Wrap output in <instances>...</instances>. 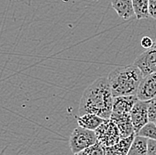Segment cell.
Segmentation results:
<instances>
[{"mask_svg": "<svg viewBox=\"0 0 156 155\" xmlns=\"http://www.w3.org/2000/svg\"><path fill=\"white\" fill-rule=\"evenodd\" d=\"M148 117H149V121L156 123V97L149 101Z\"/></svg>", "mask_w": 156, "mask_h": 155, "instance_id": "2e32d148", "label": "cell"}, {"mask_svg": "<svg viewBox=\"0 0 156 155\" xmlns=\"http://www.w3.org/2000/svg\"><path fill=\"white\" fill-rule=\"evenodd\" d=\"M148 104L149 101L138 100L130 111V117L136 135L143 127L149 122Z\"/></svg>", "mask_w": 156, "mask_h": 155, "instance_id": "5b68a950", "label": "cell"}, {"mask_svg": "<svg viewBox=\"0 0 156 155\" xmlns=\"http://www.w3.org/2000/svg\"><path fill=\"white\" fill-rule=\"evenodd\" d=\"M138 98L136 96H121L114 98L113 112L115 113H130Z\"/></svg>", "mask_w": 156, "mask_h": 155, "instance_id": "30bf717a", "label": "cell"}, {"mask_svg": "<svg viewBox=\"0 0 156 155\" xmlns=\"http://www.w3.org/2000/svg\"><path fill=\"white\" fill-rule=\"evenodd\" d=\"M110 119L115 122L118 127L122 138L128 137L131 136L132 134H135L134 127L132 124L130 113H115L113 112Z\"/></svg>", "mask_w": 156, "mask_h": 155, "instance_id": "ba28073f", "label": "cell"}, {"mask_svg": "<svg viewBox=\"0 0 156 155\" xmlns=\"http://www.w3.org/2000/svg\"><path fill=\"white\" fill-rule=\"evenodd\" d=\"M97 142L95 131L82 127L75 128L69 138L70 149L74 154L93 146Z\"/></svg>", "mask_w": 156, "mask_h": 155, "instance_id": "3957f363", "label": "cell"}, {"mask_svg": "<svg viewBox=\"0 0 156 155\" xmlns=\"http://www.w3.org/2000/svg\"><path fill=\"white\" fill-rule=\"evenodd\" d=\"M146 155H156V140L148 139L147 154Z\"/></svg>", "mask_w": 156, "mask_h": 155, "instance_id": "e0dca14e", "label": "cell"}, {"mask_svg": "<svg viewBox=\"0 0 156 155\" xmlns=\"http://www.w3.org/2000/svg\"><path fill=\"white\" fill-rule=\"evenodd\" d=\"M136 96L141 101H150L156 97V72L143 78L137 89Z\"/></svg>", "mask_w": 156, "mask_h": 155, "instance_id": "52a82bcc", "label": "cell"}, {"mask_svg": "<svg viewBox=\"0 0 156 155\" xmlns=\"http://www.w3.org/2000/svg\"><path fill=\"white\" fill-rule=\"evenodd\" d=\"M140 44H141L142 47H144V48L146 49L152 48L154 47V45L153 39H151V38H149V37H144L143 39H141Z\"/></svg>", "mask_w": 156, "mask_h": 155, "instance_id": "ac0fdd59", "label": "cell"}, {"mask_svg": "<svg viewBox=\"0 0 156 155\" xmlns=\"http://www.w3.org/2000/svg\"><path fill=\"white\" fill-rule=\"evenodd\" d=\"M114 98L107 78H98L83 93L78 107L79 116L92 113L105 119H110L113 113Z\"/></svg>", "mask_w": 156, "mask_h": 155, "instance_id": "6da1fadb", "label": "cell"}, {"mask_svg": "<svg viewBox=\"0 0 156 155\" xmlns=\"http://www.w3.org/2000/svg\"><path fill=\"white\" fill-rule=\"evenodd\" d=\"M74 155H89V154H88L87 153H86V152H85V151L83 150V151H82V152H79V153H75Z\"/></svg>", "mask_w": 156, "mask_h": 155, "instance_id": "ffe728a7", "label": "cell"}, {"mask_svg": "<svg viewBox=\"0 0 156 155\" xmlns=\"http://www.w3.org/2000/svg\"><path fill=\"white\" fill-rule=\"evenodd\" d=\"M156 47V42L154 43V47Z\"/></svg>", "mask_w": 156, "mask_h": 155, "instance_id": "44dd1931", "label": "cell"}, {"mask_svg": "<svg viewBox=\"0 0 156 155\" xmlns=\"http://www.w3.org/2000/svg\"><path fill=\"white\" fill-rule=\"evenodd\" d=\"M105 121V119L98 116L96 114L87 113L83 114L82 116H79L77 119L78 126L90 129V130H96L98 127L100 126Z\"/></svg>", "mask_w": 156, "mask_h": 155, "instance_id": "7c38bea8", "label": "cell"}, {"mask_svg": "<svg viewBox=\"0 0 156 155\" xmlns=\"http://www.w3.org/2000/svg\"><path fill=\"white\" fill-rule=\"evenodd\" d=\"M132 4L136 19H147L150 16L149 0H132Z\"/></svg>", "mask_w": 156, "mask_h": 155, "instance_id": "5bb4252c", "label": "cell"}, {"mask_svg": "<svg viewBox=\"0 0 156 155\" xmlns=\"http://www.w3.org/2000/svg\"><path fill=\"white\" fill-rule=\"evenodd\" d=\"M136 135L144 136L147 139L156 140V123L149 121L146 126H144L139 130V132Z\"/></svg>", "mask_w": 156, "mask_h": 155, "instance_id": "9a60e30c", "label": "cell"}, {"mask_svg": "<svg viewBox=\"0 0 156 155\" xmlns=\"http://www.w3.org/2000/svg\"><path fill=\"white\" fill-rule=\"evenodd\" d=\"M142 71L135 64L114 69L107 76L114 97L136 96L143 79Z\"/></svg>", "mask_w": 156, "mask_h": 155, "instance_id": "7a4b0ae2", "label": "cell"}, {"mask_svg": "<svg viewBox=\"0 0 156 155\" xmlns=\"http://www.w3.org/2000/svg\"><path fill=\"white\" fill-rule=\"evenodd\" d=\"M147 142L148 139L136 135L128 155H146L147 154Z\"/></svg>", "mask_w": 156, "mask_h": 155, "instance_id": "4fadbf2b", "label": "cell"}, {"mask_svg": "<svg viewBox=\"0 0 156 155\" xmlns=\"http://www.w3.org/2000/svg\"><path fill=\"white\" fill-rule=\"evenodd\" d=\"M149 14L150 17L156 20V0H149Z\"/></svg>", "mask_w": 156, "mask_h": 155, "instance_id": "d6986e66", "label": "cell"}, {"mask_svg": "<svg viewBox=\"0 0 156 155\" xmlns=\"http://www.w3.org/2000/svg\"><path fill=\"white\" fill-rule=\"evenodd\" d=\"M111 5L122 19L129 20L135 15L132 0H111Z\"/></svg>", "mask_w": 156, "mask_h": 155, "instance_id": "8fae6325", "label": "cell"}, {"mask_svg": "<svg viewBox=\"0 0 156 155\" xmlns=\"http://www.w3.org/2000/svg\"><path fill=\"white\" fill-rule=\"evenodd\" d=\"M136 133L131 136L122 138L117 144L112 146L103 147L105 155H128L131 145L136 137Z\"/></svg>", "mask_w": 156, "mask_h": 155, "instance_id": "9c48e42d", "label": "cell"}, {"mask_svg": "<svg viewBox=\"0 0 156 155\" xmlns=\"http://www.w3.org/2000/svg\"><path fill=\"white\" fill-rule=\"evenodd\" d=\"M95 134L98 142L103 147L114 146L122 139L118 127L111 119H105V121L95 130Z\"/></svg>", "mask_w": 156, "mask_h": 155, "instance_id": "277c9868", "label": "cell"}, {"mask_svg": "<svg viewBox=\"0 0 156 155\" xmlns=\"http://www.w3.org/2000/svg\"><path fill=\"white\" fill-rule=\"evenodd\" d=\"M133 64L139 68L144 77L156 72V47H152L141 54Z\"/></svg>", "mask_w": 156, "mask_h": 155, "instance_id": "8992f818", "label": "cell"}]
</instances>
